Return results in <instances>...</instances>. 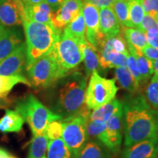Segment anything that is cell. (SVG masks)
Returning <instances> with one entry per match:
<instances>
[{
	"label": "cell",
	"mask_w": 158,
	"mask_h": 158,
	"mask_svg": "<svg viewBox=\"0 0 158 158\" xmlns=\"http://www.w3.org/2000/svg\"><path fill=\"white\" fill-rule=\"evenodd\" d=\"M124 145L158 138V110L141 94L128 96L122 102Z\"/></svg>",
	"instance_id": "obj_1"
},
{
	"label": "cell",
	"mask_w": 158,
	"mask_h": 158,
	"mask_svg": "<svg viewBox=\"0 0 158 158\" xmlns=\"http://www.w3.org/2000/svg\"><path fill=\"white\" fill-rule=\"evenodd\" d=\"M67 76L59 89L52 110L59 114L62 119L73 117L87 108L85 105L87 77L78 71Z\"/></svg>",
	"instance_id": "obj_2"
},
{
	"label": "cell",
	"mask_w": 158,
	"mask_h": 158,
	"mask_svg": "<svg viewBox=\"0 0 158 158\" xmlns=\"http://www.w3.org/2000/svg\"><path fill=\"white\" fill-rule=\"evenodd\" d=\"M26 37L27 68L37 59L52 50L55 43L62 35L53 23H42L35 21H22Z\"/></svg>",
	"instance_id": "obj_3"
},
{
	"label": "cell",
	"mask_w": 158,
	"mask_h": 158,
	"mask_svg": "<svg viewBox=\"0 0 158 158\" xmlns=\"http://www.w3.org/2000/svg\"><path fill=\"white\" fill-rule=\"evenodd\" d=\"M15 110L22 116L24 122L28 123L33 136L44 133L50 122L62 119L59 114L45 107L33 94H29L19 100L15 106Z\"/></svg>",
	"instance_id": "obj_4"
},
{
	"label": "cell",
	"mask_w": 158,
	"mask_h": 158,
	"mask_svg": "<svg viewBox=\"0 0 158 158\" xmlns=\"http://www.w3.org/2000/svg\"><path fill=\"white\" fill-rule=\"evenodd\" d=\"M51 53L62 78L70 74L71 71L83 62V54L78 43L63 34L54 44Z\"/></svg>",
	"instance_id": "obj_5"
},
{
	"label": "cell",
	"mask_w": 158,
	"mask_h": 158,
	"mask_svg": "<svg viewBox=\"0 0 158 158\" xmlns=\"http://www.w3.org/2000/svg\"><path fill=\"white\" fill-rule=\"evenodd\" d=\"M90 110L87 108L73 117L63 119L62 140L77 157L88 141L87 122Z\"/></svg>",
	"instance_id": "obj_6"
},
{
	"label": "cell",
	"mask_w": 158,
	"mask_h": 158,
	"mask_svg": "<svg viewBox=\"0 0 158 158\" xmlns=\"http://www.w3.org/2000/svg\"><path fill=\"white\" fill-rule=\"evenodd\" d=\"M117 92L114 79L103 78L94 71L86 89L85 105L89 110H94L115 98Z\"/></svg>",
	"instance_id": "obj_7"
},
{
	"label": "cell",
	"mask_w": 158,
	"mask_h": 158,
	"mask_svg": "<svg viewBox=\"0 0 158 158\" xmlns=\"http://www.w3.org/2000/svg\"><path fill=\"white\" fill-rule=\"evenodd\" d=\"M29 81L35 88H47L62 79L60 72L51 51L27 68Z\"/></svg>",
	"instance_id": "obj_8"
},
{
	"label": "cell",
	"mask_w": 158,
	"mask_h": 158,
	"mask_svg": "<svg viewBox=\"0 0 158 158\" xmlns=\"http://www.w3.org/2000/svg\"><path fill=\"white\" fill-rule=\"evenodd\" d=\"M123 133V110L122 108L108 120L106 129L98 141L111 152L117 154L121 147Z\"/></svg>",
	"instance_id": "obj_9"
},
{
	"label": "cell",
	"mask_w": 158,
	"mask_h": 158,
	"mask_svg": "<svg viewBox=\"0 0 158 158\" xmlns=\"http://www.w3.org/2000/svg\"><path fill=\"white\" fill-rule=\"evenodd\" d=\"M86 27V39L91 45L97 49L100 40L103 38L100 31L99 8L89 2H84L82 8Z\"/></svg>",
	"instance_id": "obj_10"
},
{
	"label": "cell",
	"mask_w": 158,
	"mask_h": 158,
	"mask_svg": "<svg viewBox=\"0 0 158 158\" xmlns=\"http://www.w3.org/2000/svg\"><path fill=\"white\" fill-rule=\"evenodd\" d=\"M84 2V0H66L64 5L53 15V25L62 31L81 13Z\"/></svg>",
	"instance_id": "obj_11"
},
{
	"label": "cell",
	"mask_w": 158,
	"mask_h": 158,
	"mask_svg": "<svg viewBox=\"0 0 158 158\" xmlns=\"http://www.w3.org/2000/svg\"><path fill=\"white\" fill-rule=\"evenodd\" d=\"M26 63V45L22 43L8 56L0 62V76L22 74Z\"/></svg>",
	"instance_id": "obj_12"
},
{
	"label": "cell",
	"mask_w": 158,
	"mask_h": 158,
	"mask_svg": "<svg viewBox=\"0 0 158 158\" xmlns=\"http://www.w3.org/2000/svg\"><path fill=\"white\" fill-rule=\"evenodd\" d=\"M157 152L158 138H155L126 147L122 158H155Z\"/></svg>",
	"instance_id": "obj_13"
},
{
	"label": "cell",
	"mask_w": 158,
	"mask_h": 158,
	"mask_svg": "<svg viewBox=\"0 0 158 158\" xmlns=\"http://www.w3.org/2000/svg\"><path fill=\"white\" fill-rule=\"evenodd\" d=\"M22 35L15 28L4 29L0 34V62L8 56L22 41Z\"/></svg>",
	"instance_id": "obj_14"
},
{
	"label": "cell",
	"mask_w": 158,
	"mask_h": 158,
	"mask_svg": "<svg viewBox=\"0 0 158 158\" xmlns=\"http://www.w3.org/2000/svg\"><path fill=\"white\" fill-rule=\"evenodd\" d=\"M100 31L102 37H110L121 34V27L110 7L101 8L99 10Z\"/></svg>",
	"instance_id": "obj_15"
},
{
	"label": "cell",
	"mask_w": 158,
	"mask_h": 158,
	"mask_svg": "<svg viewBox=\"0 0 158 158\" xmlns=\"http://www.w3.org/2000/svg\"><path fill=\"white\" fill-rule=\"evenodd\" d=\"M53 15L54 12L48 3L44 1L37 5L25 7L21 19L22 21L29 20L42 23H52Z\"/></svg>",
	"instance_id": "obj_16"
},
{
	"label": "cell",
	"mask_w": 158,
	"mask_h": 158,
	"mask_svg": "<svg viewBox=\"0 0 158 158\" xmlns=\"http://www.w3.org/2000/svg\"><path fill=\"white\" fill-rule=\"evenodd\" d=\"M0 23L8 27L22 23L20 10L13 0H4L0 4Z\"/></svg>",
	"instance_id": "obj_17"
},
{
	"label": "cell",
	"mask_w": 158,
	"mask_h": 158,
	"mask_svg": "<svg viewBox=\"0 0 158 158\" xmlns=\"http://www.w3.org/2000/svg\"><path fill=\"white\" fill-rule=\"evenodd\" d=\"M78 44L83 54L86 76L88 78L94 71H98L100 67L98 50L91 45L86 40Z\"/></svg>",
	"instance_id": "obj_18"
},
{
	"label": "cell",
	"mask_w": 158,
	"mask_h": 158,
	"mask_svg": "<svg viewBox=\"0 0 158 158\" xmlns=\"http://www.w3.org/2000/svg\"><path fill=\"white\" fill-rule=\"evenodd\" d=\"M24 120L16 110H6L5 114L0 120L2 133H19L23 128Z\"/></svg>",
	"instance_id": "obj_19"
},
{
	"label": "cell",
	"mask_w": 158,
	"mask_h": 158,
	"mask_svg": "<svg viewBox=\"0 0 158 158\" xmlns=\"http://www.w3.org/2000/svg\"><path fill=\"white\" fill-rule=\"evenodd\" d=\"M122 108V102L114 98L103 106L93 110L89 116V120H99L107 122L108 120L116 114L118 110Z\"/></svg>",
	"instance_id": "obj_20"
},
{
	"label": "cell",
	"mask_w": 158,
	"mask_h": 158,
	"mask_svg": "<svg viewBox=\"0 0 158 158\" xmlns=\"http://www.w3.org/2000/svg\"><path fill=\"white\" fill-rule=\"evenodd\" d=\"M108 149L100 141H90L86 144L77 155L76 158H109Z\"/></svg>",
	"instance_id": "obj_21"
},
{
	"label": "cell",
	"mask_w": 158,
	"mask_h": 158,
	"mask_svg": "<svg viewBox=\"0 0 158 158\" xmlns=\"http://www.w3.org/2000/svg\"><path fill=\"white\" fill-rule=\"evenodd\" d=\"M127 46L128 51L132 52L135 55L136 61H137L138 72H139L142 84H143V83L147 81L148 79L151 78L152 76L154 74L153 62L144 56L141 51H137L130 45L127 44Z\"/></svg>",
	"instance_id": "obj_22"
},
{
	"label": "cell",
	"mask_w": 158,
	"mask_h": 158,
	"mask_svg": "<svg viewBox=\"0 0 158 158\" xmlns=\"http://www.w3.org/2000/svg\"><path fill=\"white\" fill-rule=\"evenodd\" d=\"M63 35L74 39L78 43L84 41L86 39V27L82 11L78 16L71 21L64 29Z\"/></svg>",
	"instance_id": "obj_23"
},
{
	"label": "cell",
	"mask_w": 158,
	"mask_h": 158,
	"mask_svg": "<svg viewBox=\"0 0 158 158\" xmlns=\"http://www.w3.org/2000/svg\"><path fill=\"white\" fill-rule=\"evenodd\" d=\"M115 78L120 86L124 89L131 94H135L141 86L137 84L126 66L118 67L116 68Z\"/></svg>",
	"instance_id": "obj_24"
},
{
	"label": "cell",
	"mask_w": 158,
	"mask_h": 158,
	"mask_svg": "<svg viewBox=\"0 0 158 158\" xmlns=\"http://www.w3.org/2000/svg\"><path fill=\"white\" fill-rule=\"evenodd\" d=\"M19 84H23L31 86L29 80L23 74L0 76V98H7L13 88Z\"/></svg>",
	"instance_id": "obj_25"
},
{
	"label": "cell",
	"mask_w": 158,
	"mask_h": 158,
	"mask_svg": "<svg viewBox=\"0 0 158 158\" xmlns=\"http://www.w3.org/2000/svg\"><path fill=\"white\" fill-rule=\"evenodd\" d=\"M127 45H130L137 51H141L148 45L145 33L138 29L122 27Z\"/></svg>",
	"instance_id": "obj_26"
},
{
	"label": "cell",
	"mask_w": 158,
	"mask_h": 158,
	"mask_svg": "<svg viewBox=\"0 0 158 158\" xmlns=\"http://www.w3.org/2000/svg\"><path fill=\"white\" fill-rule=\"evenodd\" d=\"M47 158H76L62 138L52 140L47 148Z\"/></svg>",
	"instance_id": "obj_27"
},
{
	"label": "cell",
	"mask_w": 158,
	"mask_h": 158,
	"mask_svg": "<svg viewBox=\"0 0 158 158\" xmlns=\"http://www.w3.org/2000/svg\"><path fill=\"white\" fill-rule=\"evenodd\" d=\"M48 141L45 133L33 136L29 147L28 158H41L45 156Z\"/></svg>",
	"instance_id": "obj_28"
},
{
	"label": "cell",
	"mask_w": 158,
	"mask_h": 158,
	"mask_svg": "<svg viewBox=\"0 0 158 158\" xmlns=\"http://www.w3.org/2000/svg\"><path fill=\"white\" fill-rule=\"evenodd\" d=\"M128 14L131 28L139 30L144 13L142 0H128Z\"/></svg>",
	"instance_id": "obj_29"
},
{
	"label": "cell",
	"mask_w": 158,
	"mask_h": 158,
	"mask_svg": "<svg viewBox=\"0 0 158 158\" xmlns=\"http://www.w3.org/2000/svg\"><path fill=\"white\" fill-rule=\"evenodd\" d=\"M110 7L122 27L131 28L128 14V0H115Z\"/></svg>",
	"instance_id": "obj_30"
},
{
	"label": "cell",
	"mask_w": 158,
	"mask_h": 158,
	"mask_svg": "<svg viewBox=\"0 0 158 158\" xmlns=\"http://www.w3.org/2000/svg\"><path fill=\"white\" fill-rule=\"evenodd\" d=\"M144 98L152 108L158 110V76L154 75L144 92Z\"/></svg>",
	"instance_id": "obj_31"
},
{
	"label": "cell",
	"mask_w": 158,
	"mask_h": 158,
	"mask_svg": "<svg viewBox=\"0 0 158 158\" xmlns=\"http://www.w3.org/2000/svg\"><path fill=\"white\" fill-rule=\"evenodd\" d=\"M106 122L99 121V120H89L87 122V137L90 138L91 141L99 138L106 129Z\"/></svg>",
	"instance_id": "obj_32"
},
{
	"label": "cell",
	"mask_w": 158,
	"mask_h": 158,
	"mask_svg": "<svg viewBox=\"0 0 158 158\" xmlns=\"http://www.w3.org/2000/svg\"><path fill=\"white\" fill-rule=\"evenodd\" d=\"M63 131V122L60 120H56L49 123L45 130V135L48 140H56L61 138Z\"/></svg>",
	"instance_id": "obj_33"
},
{
	"label": "cell",
	"mask_w": 158,
	"mask_h": 158,
	"mask_svg": "<svg viewBox=\"0 0 158 158\" xmlns=\"http://www.w3.org/2000/svg\"><path fill=\"white\" fill-rule=\"evenodd\" d=\"M126 67H127L128 70L131 73L132 76L137 82V84L141 86L142 85V81L140 76L139 72H138L137 61H136V58L132 52H129V56L127 57V63H126Z\"/></svg>",
	"instance_id": "obj_34"
},
{
	"label": "cell",
	"mask_w": 158,
	"mask_h": 158,
	"mask_svg": "<svg viewBox=\"0 0 158 158\" xmlns=\"http://www.w3.org/2000/svg\"><path fill=\"white\" fill-rule=\"evenodd\" d=\"M152 29H158V24L155 19L149 14H144L140 25L139 30L145 33L147 31Z\"/></svg>",
	"instance_id": "obj_35"
},
{
	"label": "cell",
	"mask_w": 158,
	"mask_h": 158,
	"mask_svg": "<svg viewBox=\"0 0 158 158\" xmlns=\"http://www.w3.org/2000/svg\"><path fill=\"white\" fill-rule=\"evenodd\" d=\"M142 7L145 14L155 18L158 13V0H142Z\"/></svg>",
	"instance_id": "obj_36"
},
{
	"label": "cell",
	"mask_w": 158,
	"mask_h": 158,
	"mask_svg": "<svg viewBox=\"0 0 158 158\" xmlns=\"http://www.w3.org/2000/svg\"><path fill=\"white\" fill-rule=\"evenodd\" d=\"M147 44L154 48H158V29H149L145 32Z\"/></svg>",
	"instance_id": "obj_37"
},
{
	"label": "cell",
	"mask_w": 158,
	"mask_h": 158,
	"mask_svg": "<svg viewBox=\"0 0 158 158\" xmlns=\"http://www.w3.org/2000/svg\"><path fill=\"white\" fill-rule=\"evenodd\" d=\"M142 54L152 61H155L158 59V48H154L147 45V46L141 51Z\"/></svg>",
	"instance_id": "obj_38"
},
{
	"label": "cell",
	"mask_w": 158,
	"mask_h": 158,
	"mask_svg": "<svg viewBox=\"0 0 158 158\" xmlns=\"http://www.w3.org/2000/svg\"><path fill=\"white\" fill-rule=\"evenodd\" d=\"M114 1L115 0H84V2H89L100 9L110 7L114 3Z\"/></svg>",
	"instance_id": "obj_39"
},
{
	"label": "cell",
	"mask_w": 158,
	"mask_h": 158,
	"mask_svg": "<svg viewBox=\"0 0 158 158\" xmlns=\"http://www.w3.org/2000/svg\"><path fill=\"white\" fill-rule=\"evenodd\" d=\"M45 1L50 6L51 10L54 13L64 5L66 0H45Z\"/></svg>",
	"instance_id": "obj_40"
},
{
	"label": "cell",
	"mask_w": 158,
	"mask_h": 158,
	"mask_svg": "<svg viewBox=\"0 0 158 158\" xmlns=\"http://www.w3.org/2000/svg\"><path fill=\"white\" fill-rule=\"evenodd\" d=\"M19 1L21 3V5H22L23 8L24 9L25 7H30V6H33L43 2L45 0H19Z\"/></svg>",
	"instance_id": "obj_41"
},
{
	"label": "cell",
	"mask_w": 158,
	"mask_h": 158,
	"mask_svg": "<svg viewBox=\"0 0 158 158\" xmlns=\"http://www.w3.org/2000/svg\"><path fill=\"white\" fill-rule=\"evenodd\" d=\"M0 158H16L9 153L7 150L0 147Z\"/></svg>",
	"instance_id": "obj_42"
},
{
	"label": "cell",
	"mask_w": 158,
	"mask_h": 158,
	"mask_svg": "<svg viewBox=\"0 0 158 158\" xmlns=\"http://www.w3.org/2000/svg\"><path fill=\"white\" fill-rule=\"evenodd\" d=\"M9 105L10 102L7 98H0V108H5Z\"/></svg>",
	"instance_id": "obj_43"
},
{
	"label": "cell",
	"mask_w": 158,
	"mask_h": 158,
	"mask_svg": "<svg viewBox=\"0 0 158 158\" xmlns=\"http://www.w3.org/2000/svg\"><path fill=\"white\" fill-rule=\"evenodd\" d=\"M153 62V69H154V73L155 75L158 76V59L155 61H152Z\"/></svg>",
	"instance_id": "obj_44"
},
{
	"label": "cell",
	"mask_w": 158,
	"mask_h": 158,
	"mask_svg": "<svg viewBox=\"0 0 158 158\" xmlns=\"http://www.w3.org/2000/svg\"><path fill=\"white\" fill-rule=\"evenodd\" d=\"M4 29H5L4 26H2V25L1 24V23H0V34H1V32L3 31Z\"/></svg>",
	"instance_id": "obj_45"
},
{
	"label": "cell",
	"mask_w": 158,
	"mask_h": 158,
	"mask_svg": "<svg viewBox=\"0 0 158 158\" xmlns=\"http://www.w3.org/2000/svg\"><path fill=\"white\" fill-rule=\"evenodd\" d=\"M155 19L156 21H157V24H158V13L155 16Z\"/></svg>",
	"instance_id": "obj_46"
},
{
	"label": "cell",
	"mask_w": 158,
	"mask_h": 158,
	"mask_svg": "<svg viewBox=\"0 0 158 158\" xmlns=\"http://www.w3.org/2000/svg\"><path fill=\"white\" fill-rule=\"evenodd\" d=\"M155 158H158V152H157V155H156Z\"/></svg>",
	"instance_id": "obj_47"
},
{
	"label": "cell",
	"mask_w": 158,
	"mask_h": 158,
	"mask_svg": "<svg viewBox=\"0 0 158 158\" xmlns=\"http://www.w3.org/2000/svg\"><path fill=\"white\" fill-rule=\"evenodd\" d=\"M4 1V0H0V4H1L2 2Z\"/></svg>",
	"instance_id": "obj_48"
},
{
	"label": "cell",
	"mask_w": 158,
	"mask_h": 158,
	"mask_svg": "<svg viewBox=\"0 0 158 158\" xmlns=\"http://www.w3.org/2000/svg\"><path fill=\"white\" fill-rule=\"evenodd\" d=\"M41 158H47V157H46V156H44V157H41Z\"/></svg>",
	"instance_id": "obj_49"
}]
</instances>
